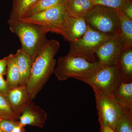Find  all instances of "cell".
Masks as SVG:
<instances>
[{"instance_id":"cell-8","label":"cell","mask_w":132,"mask_h":132,"mask_svg":"<svg viewBox=\"0 0 132 132\" xmlns=\"http://www.w3.org/2000/svg\"><path fill=\"white\" fill-rule=\"evenodd\" d=\"M65 6H56L19 20L38 26L46 33L50 32L60 34L66 14Z\"/></svg>"},{"instance_id":"cell-11","label":"cell","mask_w":132,"mask_h":132,"mask_svg":"<svg viewBox=\"0 0 132 132\" xmlns=\"http://www.w3.org/2000/svg\"><path fill=\"white\" fill-rule=\"evenodd\" d=\"M47 118L46 112L32 101L23 109L19 117V124L24 127L29 125L42 128L45 126Z\"/></svg>"},{"instance_id":"cell-1","label":"cell","mask_w":132,"mask_h":132,"mask_svg":"<svg viewBox=\"0 0 132 132\" xmlns=\"http://www.w3.org/2000/svg\"><path fill=\"white\" fill-rule=\"evenodd\" d=\"M60 46L58 41L47 40L33 61L26 85L28 93L32 100L54 72L57 62L55 57Z\"/></svg>"},{"instance_id":"cell-29","label":"cell","mask_w":132,"mask_h":132,"mask_svg":"<svg viewBox=\"0 0 132 132\" xmlns=\"http://www.w3.org/2000/svg\"><path fill=\"white\" fill-rule=\"evenodd\" d=\"M100 132H115V131L111 128L108 126H100Z\"/></svg>"},{"instance_id":"cell-28","label":"cell","mask_w":132,"mask_h":132,"mask_svg":"<svg viewBox=\"0 0 132 132\" xmlns=\"http://www.w3.org/2000/svg\"><path fill=\"white\" fill-rule=\"evenodd\" d=\"M25 127L19 124L14 128L12 132H25Z\"/></svg>"},{"instance_id":"cell-16","label":"cell","mask_w":132,"mask_h":132,"mask_svg":"<svg viewBox=\"0 0 132 132\" xmlns=\"http://www.w3.org/2000/svg\"><path fill=\"white\" fill-rule=\"evenodd\" d=\"M117 65L121 81L132 82V47L123 50Z\"/></svg>"},{"instance_id":"cell-26","label":"cell","mask_w":132,"mask_h":132,"mask_svg":"<svg viewBox=\"0 0 132 132\" xmlns=\"http://www.w3.org/2000/svg\"><path fill=\"white\" fill-rule=\"evenodd\" d=\"M9 90L7 82L3 78V76L0 75V94H5Z\"/></svg>"},{"instance_id":"cell-14","label":"cell","mask_w":132,"mask_h":132,"mask_svg":"<svg viewBox=\"0 0 132 132\" xmlns=\"http://www.w3.org/2000/svg\"><path fill=\"white\" fill-rule=\"evenodd\" d=\"M20 75L19 85H26L29 79L33 61L28 54L21 47L15 54Z\"/></svg>"},{"instance_id":"cell-24","label":"cell","mask_w":132,"mask_h":132,"mask_svg":"<svg viewBox=\"0 0 132 132\" xmlns=\"http://www.w3.org/2000/svg\"><path fill=\"white\" fill-rule=\"evenodd\" d=\"M19 124V120L0 119V130L3 132H12L14 128Z\"/></svg>"},{"instance_id":"cell-15","label":"cell","mask_w":132,"mask_h":132,"mask_svg":"<svg viewBox=\"0 0 132 132\" xmlns=\"http://www.w3.org/2000/svg\"><path fill=\"white\" fill-rule=\"evenodd\" d=\"M119 15V35L124 50L132 47V19L128 18L122 12Z\"/></svg>"},{"instance_id":"cell-2","label":"cell","mask_w":132,"mask_h":132,"mask_svg":"<svg viewBox=\"0 0 132 132\" xmlns=\"http://www.w3.org/2000/svg\"><path fill=\"white\" fill-rule=\"evenodd\" d=\"M7 22L10 31L18 36L21 47L29 55L33 62L47 42V33L38 26L20 20H9Z\"/></svg>"},{"instance_id":"cell-12","label":"cell","mask_w":132,"mask_h":132,"mask_svg":"<svg viewBox=\"0 0 132 132\" xmlns=\"http://www.w3.org/2000/svg\"><path fill=\"white\" fill-rule=\"evenodd\" d=\"M3 95L10 106L19 117L21 114L24 108L32 101L28 93L26 85H19L10 89Z\"/></svg>"},{"instance_id":"cell-13","label":"cell","mask_w":132,"mask_h":132,"mask_svg":"<svg viewBox=\"0 0 132 132\" xmlns=\"http://www.w3.org/2000/svg\"><path fill=\"white\" fill-rule=\"evenodd\" d=\"M95 5L91 0H67L65 10L69 16L84 18Z\"/></svg>"},{"instance_id":"cell-10","label":"cell","mask_w":132,"mask_h":132,"mask_svg":"<svg viewBox=\"0 0 132 132\" xmlns=\"http://www.w3.org/2000/svg\"><path fill=\"white\" fill-rule=\"evenodd\" d=\"M89 27L85 18L72 17L66 13L60 35L65 40L72 42L84 35Z\"/></svg>"},{"instance_id":"cell-25","label":"cell","mask_w":132,"mask_h":132,"mask_svg":"<svg viewBox=\"0 0 132 132\" xmlns=\"http://www.w3.org/2000/svg\"><path fill=\"white\" fill-rule=\"evenodd\" d=\"M121 12L125 16L129 19H132V0H128L124 3Z\"/></svg>"},{"instance_id":"cell-31","label":"cell","mask_w":132,"mask_h":132,"mask_svg":"<svg viewBox=\"0 0 132 132\" xmlns=\"http://www.w3.org/2000/svg\"><path fill=\"white\" fill-rule=\"evenodd\" d=\"M91 1H94V0H91Z\"/></svg>"},{"instance_id":"cell-17","label":"cell","mask_w":132,"mask_h":132,"mask_svg":"<svg viewBox=\"0 0 132 132\" xmlns=\"http://www.w3.org/2000/svg\"><path fill=\"white\" fill-rule=\"evenodd\" d=\"M113 97L126 109L132 111V82L121 81Z\"/></svg>"},{"instance_id":"cell-22","label":"cell","mask_w":132,"mask_h":132,"mask_svg":"<svg viewBox=\"0 0 132 132\" xmlns=\"http://www.w3.org/2000/svg\"><path fill=\"white\" fill-rule=\"evenodd\" d=\"M19 117L10 106L3 94H0V119L19 120Z\"/></svg>"},{"instance_id":"cell-4","label":"cell","mask_w":132,"mask_h":132,"mask_svg":"<svg viewBox=\"0 0 132 132\" xmlns=\"http://www.w3.org/2000/svg\"><path fill=\"white\" fill-rule=\"evenodd\" d=\"M76 80L97 88L102 94L113 97L121 79L118 65L103 66L92 74Z\"/></svg>"},{"instance_id":"cell-7","label":"cell","mask_w":132,"mask_h":132,"mask_svg":"<svg viewBox=\"0 0 132 132\" xmlns=\"http://www.w3.org/2000/svg\"><path fill=\"white\" fill-rule=\"evenodd\" d=\"M94 92L99 122L101 126H108L115 131L116 126L126 109L113 97L102 94L92 87Z\"/></svg>"},{"instance_id":"cell-9","label":"cell","mask_w":132,"mask_h":132,"mask_svg":"<svg viewBox=\"0 0 132 132\" xmlns=\"http://www.w3.org/2000/svg\"><path fill=\"white\" fill-rule=\"evenodd\" d=\"M124 50V47L119 35H113L102 43L95 53L98 61L104 66L118 64L119 58Z\"/></svg>"},{"instance_id":"cell-5","label":"cell","mask_w":132,"mask_h":132,"mask_svg":"<svg viewBox=\"0 0 132 132\" xmlns=\"http://www.w3.org/2000/svg\"><path fill=\"white\" fill-rule=\"evenodd\" d=\"M85 20L91 28L109 35H119L118 11L101 5H95L86 14Z\"/></svg>"},{"instance_id":"cell-23","label":"cell","mask_w":132,"mask_h":132,"mask_svg":"<svg viewBox=\"0 0 132 132\" xmlns=\"http://www.w3.org/2000/svg\"><path fill=\"white\" fill-rule=\"evenodd\" d=\"M128 0H94L95 5H101L120 11L123 5Z\"/></svg>"},{"instance_id":"cell-30","label":"cell","mask_w":132,"mask_h":132,"mask_svg":"<svg viewBox=\"0 0 132 132\" xmlns=\"http://www.w3.org/2000/svg\"><path fill=\"white\" fill-rule=\"evenodd\" d=\"M0 132H3L2 131H1V130H0Z\"/></svg>"},{"instance_id":"cell-18","label":"cell","mask_w":132,"mask_h":132,"mask_svg":"<svg viewBox=\"0 0 132 132\" xmlns=\"http://www.w3.org/2000/svg\"><path fill=\"white\" fill-rule=\"evenodd\" d=\"M6 81L10 89L19 85L20 75L15 54H11L7 56Z\"/></svg>"},{"instance_id":"cell-19","label":"cell","mask_w":132,"mask_h":132,"mask_svg":"<svg viewBox=\"0 0 132 132\" xmlns=\"http://www.w3.org/2000/svg\"><path fill=\"white\" fill-rule=\"evenodd\" d=\"M66 1L67 0H38L37 2L25 13L21 19L28 18L33 15L56 6L65 5Z\"/></svg>"},{"instance_id":"cell-6","label":"cell","mask_w":132,"mask_h":132,"mask_svg":"<svg viewBox=\"0 0 132 132\" xmlns=\"http://www.w3.org/2000/svg\"><path fill=\"white\" fill-rule=\"evenodd\" d=\"M113 35L100 32L89 27L81 38L69 43L70 48L68 55L93 62V56L100 45Z\"/></svg>"},{"instance_id":"cell-20","label":"cell","mask_w":132,"mask_h":132,"mask_svg":"<svg viewBox=\"0 0 132 132\" xmlns=\"http://www.w3.org/2000/svg\"><path fill=\"white\" fill-rule=\"evenodd\" d=\"M38 0H13L12 11L9 20H18Z\"/></svg>"},{"instance_id":"cell-3","label":"cell","mask_w":132,"mask_h":132,"mask_svg":"<svg viewBox=\"0 0 132 132\" xmlns=\"http://www.w3.org/2000/svg\"><path fill=\"white\" fill-rule=\"evenodd\" d=\"M103 66L98 61L91 62L80 57L67 54L59 57L54 73L61 81L70 78L77 79L90 75Z\"/></svg>"},{"instance_id":"cell-21","label":"cell","mask_w":132,"mask_h":132,"mask_svg":"<svg viewBox=\"0 0 132 132\" xmlns=\"http://www.w3.org/2000/svg\"><path fill=\"white\" fill-rule=\"evenodd\" d=\"M115 131L132 132V111L126 109L116 124Z\"/></svg>"},{"instance_id":"cell-27","label":"cell","mask_w":132,"mask_h":132,"mask_svg":"<svg viewBox=\"0 0 132 132\" xmlns=\"http://www.w3.org/2000/svg\"><path fill=\"white\" fill-rule=\"evenodd\" d=\"M7 57L0 60V75H6Z\"/></svg>"}]
</instances>
